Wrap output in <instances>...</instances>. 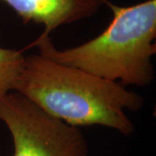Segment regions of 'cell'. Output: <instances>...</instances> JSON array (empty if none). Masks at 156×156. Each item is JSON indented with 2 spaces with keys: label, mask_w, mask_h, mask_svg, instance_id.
<instances>
[{
  "label": "cell",
  "mask_w": 156,
  "mask_h": 156,
  "mask_svg": "<svg viewBox=\"0 0 156 156\" xmlns=\"http://www.w3.org/2000/svg\"><path fill=\"white\" fill-rule=\"evenodd\" d=\"M0 121L11 134L12 156L89 155L80 128L50 115L18 92L0 100Z\"/></svg>",
  "instance_id": "3"
},
{
  "label": "cell",
  "mask_w": 156,
  "mask_h": 156,
  "mask_svg": "<svg viewBox=\"0 0 156 156\" xmlns=\"http://www.w3.org/2000/svg\"><path fill=\"white\" fill-rule=\"evenodd\" d=\"M24 57L22 51L0 47V100L15 91Z\"/></svg>",
  "instance_id": "5"
},
{
  "label": "cell",
  "mask_w": 156,
  "mask_h": 156,
  "mask_svg": "<svg viewBox=\"0 0 156 156\" xmlns=\"http://www.w3.org/2000/svg\"><path fill=\"white\" fill-rule=\"evenodd\" d=\"M15 91L71 126L99 125L125 136L134 131L125 110L138 111L144 102L139 94L119 83L41 54L24 57Z\"/></svg>",
  "instance_id": "1"
},
{
  "label": "cell",
  "mask_w": 156,
  "mask_h": 156,
  "mask_svg": "<svg viewBox=\"0 0 156 156\" xmlns=\"http://www.w3.org/2000/svg\"><path fill=\"white\" fill-rule=\"evenodd\" d=\"M11 7L24 23L44 24L41 36L55 29L92 17L106 0H0Z\"/></svg>",
  "instance_id": "4"
},
{
  "label": "cell",
  "mask_w": 156,
  "mask_h": 156,
  "mask_svg": "<svg viewBox=\"0 0 156 156\" xmlns=\"http://www.w3.org/2000/svg\"><path fill=\"white\" fill-rule=\"evenodd\" d=\"M113 12L101 33L83 44L60 50L50 36H40L30 46L41 55L122 85L146 87L154 81L152 57L156 53V0L122 7L106 0Z\"/></svg>",
  "instance_id": "2"
}]
</instances>
